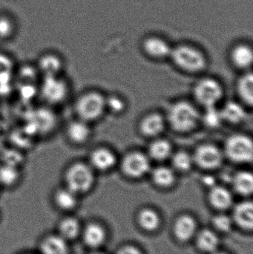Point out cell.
Returning <instances> with one entry per match:
<instances>
[{"label": "cell", "mask_w": 253, "mask_h": 254, "mask_svg": "<svg viewBox=\"0 0 253 254\" xmlns=\"http://www.w3.org/2000/svg\"><path fill=\"white\" fill-rule=\"evenodd\" d=\"M20 167L11 164H0V188H13L22 180Z\"/></svg>", "instance_id": "obj_14"}, {"label": "cell", "mask_w": 253, "mask_h": 254, "mask_svg": "<svg viewBox=\"0 0 253 254\" xmlns=\"http://www.w3.org/2000/svg\"><path fill=\"white\" fill-rule=\"evenodd\" d=\"M105 106L115 113H121L125 109V103L117 96H111L105 99Z\"/></svg>", "instance_id": "obj_34"}, {"label": "cell", "mask_w": 253, "mask_h": 254, "mask_svg": "<svg viewBox=\"0 0 253 254\" xmlns=\"http://www.w3.org/2000/svg\"><path fill=\"white\" fill-rule=\"evenodd\" d=\"M224 254V253H217V254Z\"/></svg>", "instance_id": "obj_39"}, {"label": "cell", "mask_w": 253, "mask_h": 254, "mask_svg": "<svg viewBox=\"0 0 253 254\" xmlns=\"http://www.w3.org/2000/svg\"><path fill=\"white\" fill-rule=\"evenodd\" d=\"M152 179L154 183L158 186H171L175 182V173L169 167H157L153 170Z\"/></svg>", "instance_id": "obj_28"}, {"label": "cell", "mask_w": 253, "mask_h": 254, "mask_svg": "<svg viewBox=\"0 0 253 254\" xmlns=\"http://www.w3.org/2000/svg\"><path fill=\"white\" fill-rule=\"evenodd\" d=\"M0 189H1V188H0Z\"/></svg>", "instance_id": "obj_40"}, {"label": "cell", "mask_w": 253, "mask_h": 254, "mask_svg": "<svg viewBox=\"0 0 253 254\" xmlns=\"http://www.w3.org/2000/svg\"><path fill=\"white\" fill-rule=\"evenodd\" d=\"M35 65L42 77L61 75L65 68V61L58 52L47 51L40 54Z\"/></svg>", "instance_id": "obj_8"}, {"label": "cell", "mask_w": 253, "mask_h": 254, "mask_svg": "<svg viewBox=\"0 0 253 254\" xmlns=\"http://www.w3.org/2000/svg\"><path fill=\"white\" fill-rule=\"evenodd\" d=\"M221 110H218L215 106L206 107L204 116H203V122L206 126L209 127H217L219 126L222 121Z\"/></svg>", "instance_id": "obj_33"}, {"label": "cell", "mask_w": 253, "mask_h": 254, "mask_svg": "<svg viewBox=\"0 0 253 254\" xmlns=\"http://www.w3.org/2000/svg\"><path fill=\"white\" fill-rule=\"evenodd\" d=\"M79 195L62 185L53 193V201L59 210L69 211L77 207Z\"/></svg>", "instance_id": "obj_13"}, {"label": "cell", "mask_w": 253, "mask_h": 254, "mask_svg": "<svg viewBox=\"0 0 253 254\" xmlns=\"http://www.w3.org/2000/svg\"><path fill=\"white\" fill-rule=\"evenodd\" d=\"M193 161L202 168L213 170L222 164L223 153L214 145H201L195 152Z\"/></svg>", "instance_id": "obj_9"}, {"label": "cell", "mask_w": 253, "mask_h": 254, "mask_svg": "<svg viewBox=\"0 0 253 254\" xmlns=\"http://www.w3.org/2000/svg\"><path fill=\"white\" fill-rule=\"evenodd\" d=\"M221 114L223 120L233 124L240 123L246 117V113L243 107L233 101L227 103L224 106L222 110H221Z\"/></svg>", "instance_id": "obj_23"}, {"label": "cell", "mask_w": 253, "mask_h": 254, "mask_svg": "<svg viewBox=\"0 0 253 254\" xmlns=\"http://www.w3.org/2000/svg\"><path fill=\"white\" fill-rule=\"evenodd\" d=\"M199 120L198 110L186 101L175 103L168 112V121L171 127L180 132L191 131L197 125Z\"/></svg>", "instance_id": "obj_4"}, {"label": "cell", "mask_w": 253, "mask_h": 254, "mask_svg": "<svg viewBox=\"0 0 253 254\" xmlns=\"http://www.w3.org/2000/svg\"><path fill=\"white\" fill-rule=\"evenodd\" d=\"M198 245L204 252H213L218 244V239L215 234L209 230H203L198 237Z\"/></svg>", "instance_id": "obj_30"}, {"label": "cell", "mask_w": 253, "mask_h": 254, "mask_svg": "<svg viewBox=\"0 0 253 254\" xmlns=\"http://www.w3.org/2000/svg\"><path fill=\"white\" fill-rule=\"evenodd\" d=\"M193 163V157L186 152H177L172 157L174 167L180 171H188L191 169Z\"/></svg>", "instance_id": "obj_32"}, {"label": "cell", "mask_w": 253, "mask_h": 254, "mask_svg": "<svg viewBox=\"0 0 253 254\" xmlns=\"http://www.w3.org/2000/svg\"><path fill=\"white\" fill-rule=\"evenodd\" d=\"M196 222L191 216L184 215L178 218L175 222V233L180 240H187L196 231Z\"/></svg>", "instance_id": "obj_20"}, {"label": "cell", "mask_w": 253, "mask_h": 254, "mask_svg": "<svg viewBox=\"0 0 253 254\" xmlns=\"http://www.w3.org/2000/svg\"><path fill=\"white\" fill-rule=\"evenodd\" d=\"M121 167L123 173L129 177H142L150 171V161L144 154L131 152L123 158Z\"/></svg>", "instance_id": "obj_10"}, {"label": "cell", "mask_w": 253, "mask_h": 254, "mask_svg": "<svg viewBox=\"0 0 253 254\" xmlns=\"http://www.w3.org/2000/svg\"><path fill=\"white\" fill-rule=\"evenodd\" d=\"M144 50L148 55L154 58H161L171 54V49L168 43L157 37H150L144 41Z\"/></svg>", "instance_id": "obj_17"}, {"label": "cell", "mask_w": 253, "mask_h": 254, "mask_svg": "<svg viewBox=\"0 0 253 254\" xmlns=\"http://www.w3.org/2000/svg\"><path fill=\"white\" fill-rule=\"evenodd\" d=\"M164 120L160 115L152 113L146 116L141 124V130L145 135L156 136L164 128Z\"/></svg>", "instance_id": "obj_16"}, {"label": "cell", "mask_w": 253, "mask_h": 254, "mask_svg": "<svg viewBox=\"0 0 253 254\" xmlns=\"http://www.w3.org/2000/svg\"><path fill=\"white\" fill-rule=\"evenodd\" d=\"M196 100L205 107L215 106L222 98L223 89L220 83L212 78L200 80L195 86Z\"/></svg>", "instance_id": "obj_7"}, {"label": "cell", "mask_w": 253, "mask_h": 254, "mask_svg": "<svg viewBox=\"0 0 253 254\" xmlns=\"http://www.w3.org/2000/svg\"><path fill=\"white\" fill-rule=\"evenodd\" d=\"M101 254V253H92V254Z\"/></svg>", "instance_id": "obj_38"}, {"label": "cell", "mask_w": 253, "mask_h": 254, "mask_svg": "<svg viewBox=\"0 0 253 254\" xmlns=\"http://www.w3.org/2000/svg\"><path fill=\"white\" fill-rule=\"evenodd\" d=\"M64 134L68 143L74 146H81L90 139L92 130L89 123L76 118L66 124Z\"/></svg>", "instance_id": "obj_11"}, {"label": "cell", "mask_w": 253, "mask_h": 254, "mask_svg": "<svg viewBox=\"0 0 253 254\" xmlns=\"http://www.w3.org/2000/svg\"><path fill=\"white\" fill-rule=\"evenodd\" d=\"M238 90L241 98L247 104L252 105L253 101V77L251 73L241 77L238 84Z\"/></svg>", "instance_id": "obj_29"}, {"label": "cell", "mask_w": 253, "mask_h": 254, "mask_svg": "<svg viewBox=\"0 0 253 254\" xmlns=\"http://www.w3.org/2000/svg\"><path fill=\"white\" fill-rule=\"evenodd\" d=\"M117 254H141L140 251L132 246H126L119 251Z\"/></svg>", "instance_id": "obj_36"}, {"label": "cell", "mask_w": 253, "mask_h": 254, "mask_svg": "<svg viewBox=\"0 0 253 254\" xmlns=\"http://www.w3.org/2000/svg\"><path fill=\"white\" fill-rule=\"evenodd\" d=\"M38 95L47 107H60L71 97V83L64 74L43 77L38 86Z\"/></svg>", "instance_id": "obj_1"}, {"label": "cell", "mask_w": 253, "mask_h": 254, "mask_svg": "<svg viewBox=\"0 0 253 254\" xmlns=\"http://www.w3.org/2000/svg\"><path fill=\"white\" fill-rule=\"evenodd\" d=\"M139 222L144 229L153 231L159 225V216L151 209H144L140 213Z\"/></svg>", "instance_id": "obj_31"}, {"label": "cell", "mask_w": 253, "mask_h": 254, "mask_svg": "<svg viewBox=\"0 0 253 254\" xmlns=\"http://www.w3.org/2000/svg\"><path fill=\"white\" fill-rule=\"evenodd\" d=\"M149 152L152 158L161 161L170 156L172 153V146L167 140L160 139L151 143Z\"/></svg>", "instance_id": "obj_27"}, {"label": "cell", "mask_w": 253, "mask_h": 254, "mask_svg": "<svg viewBox=\"0 0 253 254\" xmlns=\"http://www.w3.org/2000/svg\"><path fill=\"white\" fill-rule=\"evenodd\" d=\"M17 31L16 19L8 13H0V40L13 38Z\"/></svg>", "instance_id": "obj_25"}, {"label": "cell", "mask_w": 253, "mask_h": 254, "mask_svg": "<svg viewBox=\"0 0 253 254\" xmlns=\"http://www.w3.org/2000/svg\"><path fill=\"white\" fill-rule=\"evenodd\" d=\"M105 240V232L102 227L97 224H90L83 231V240L88 246L97 248Z\"/></svg>", "instance_id": "obj_22"}, {"label": "cell", "mask_w": 253, "mask_h": 254, "mask_svg": "<svg viewBox=\"0 0 253 254\" xmlns=\"http://www.w3.org/2000/svg\"><path fill=\"white\" fill-rule=\"evenodd\" d=\"M170 55L178 67L190 72L202 71L206 65L203 54L190 46H178L171 51Z\"/></svg>", "instance_id": "obj_5"}, {"label": "cell", "mask_w": 253, "mask_h": 254, "mask_svg": "<svg viewBox=\"0 0 253 254\" xmlns=\"http://www.w3.org/2000/svg\"><path fill=\"white\" fill-rule=\"evenodd\" d=\"M105 107V98L101 93L89 91L76 98L73 109L77 119L90 124L102 116Z\"/></svg>", "instance_id": "obj_3"}, {"label": "cell", "mask_w": 253, "mask_h": 254, "mask_svg": "<svg viewBox=\"0 0 253 254\" xmlns=\"http://www.w3.org/2000/svg\"><path fill=\"white\" fill-rule=\"evenodd\" d=\"M253 51L249 46L240 45L233 49L232 60L235 65L239 68H248L252 65Z\"/></svg>", "instance_id": "obj_24"}, {"label": "cell", "mask_w": 253, "mask_h": 254, "mask_svg": "<svg viewBox=\"0 0 253 254\" xmlns=\"http://www.w3.org/2000/svg\"><path fill=\"white\" fill-rule=\"evenodd\" d=\"M211 204L218 209L224 210L228 208L233 203V196L228 190L223 187H212L209 192Z\"/></svg>", "instance_id": "obj_19"}, {"label": "cell", "mask_w": 253, "mask_h": 254, "mask_svg": "<svg viewBox=\"0 0 253 254\" xmlns=\"http://www.w3.org/2000/svg\"><path fill=\"white\" fill-rule=\"evenodd\" d=\"M88 163L94 170L106 171L114 167L116 157L111 151L106 148H97L91 152Z\"/></svg>", "instance_id": "obj_12"}, {"label": "cell", "mask_w": 253, "mask_h": 254, "mask_svg": "<svg viewBox=\"0 0 253 254\" xmlns=\"http://www.w3.org/2000/svg\"><path fill=\"white\" fill-rule=\"evenodd\" d=\"M80 222L75 218L67 217L62 219L59 224V235L67 241L74 240L78 237L80 233Z\"/></svg>", "instance_id": "obj_21"}, {"label": "cell", "mask_w": 253, "mask_h": 254, "mask_svg": "<svg viewBox=\"0 0 253 254\" xmlns=\"http://www.w3.org/2000/svg\"><path fill=\"white\" fill-rule=\"evenodd\" d=\"M233 186L236 192L244 195H251L253 190V177L250 172H239L233 179Z\"/></svg>", "instance_id": "obj_26"}, {"label": "cell", "mask_w": 253, "mask_h": 254, "mask_svg": "<svg viewBox=\"0 0 253 254\" xmlns=\"http://www.w3.org/2000/svg\"><path fill=\"white\" fill-rule=\"evenodd\" d=\"M236 222L246 229H252L253 225V207L251 201H244L236 206L234 210Z\"/></svg>", "instance_id": "obj_18"}, {"label": "cell", "mask_w": 253, "mask_h": 254, "mask_svg": "<svg viewBox=\"0 0 253 254\" xmlns=\"http://www.w3.org/2000/svg\"><path fill=\"white\" fill-rule=\"evenodd\" d=\"M63 186L80 195L89 192L95 181V170L89 163L74 161L68 163L62 172Z\"/></svg>", "instance_id": "obj_2"}, {"label": "cell", "mask_w": 253, "mask_h": 254, "mask_svg": "<svg viewBox=\"0 0 253 254\" xmlns=\"http://www.w3.org/2000/svg\"><path fill=\"white\" fill-rule=\"evenodd\" d=\"M205 184H206L207 186H212L214 187V183H215V181H214V179L211 177H206L204 179Z\"/></svg>", "instance_id": "obj_37"}, {"label": "cell", "mask_w": 253, "mask_h": 254, "mask_svg": "<svg viewBox=\"0 0 253 254\" xmlns=\"http://www.w3.org/2000/svg\"><path fill=\"white\" fill-rule=\"evenodd\" d=\"M213 222L220 231H227L231 228V219L226 215H218L214 218Z\"/></svg>", "instance_id": "obj_35"}, {"label": "cell", "mask_w": 253, "mask_h": 254, "mask_svg": "<svg viewBox=\"0 0 253 254\" xmlns=\"http://www.w3.org/2000/svg\"><path fill=\"white\" fill-rule=\"evenodd\" d=\"M42 254H69L68 241L57 235L46 237L40 244Z\"/></svg>", "instance_id": "obj_15"}, {"label": "cell", "mask_w": 253, "mask_h": 254, "mask_svg": "<svg viewBox=\"0 0 253 254\" xmlns=\"http://www.w3.org/2000/svg\"><path fill=\"white\" fill-rule=\"evenodd\" d=\"M225 152L232 161L237 163H248L253 161L252 140L243 134H235L227 139Z\"/></svg>", "instance_id": "obj_6"}]
</instances>
